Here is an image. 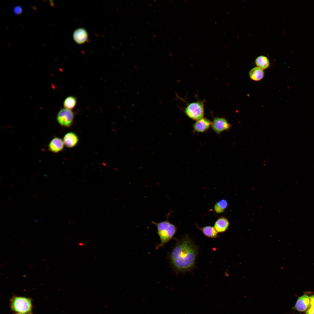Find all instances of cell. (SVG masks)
Returning <instances> with one entry per match:
<instances>
[{"mask_svg": "<svg viewBox=\"0 0 314 314\" xmlns=\"http://www.w3.org/2000/svg\"><path fill=\"white\" fill-rule=\"evenodd\" d=\"M198 248L188 236L179 240L170 253V263L177 272L188 271L194 267Z\"/></svg>", "mask_w": 314, "mask_h": 314, "instance_id": "obj_1", "label": "cell"}, {"mask_svg": "<svg viewBox=\"0 0 314 314\" xmlns=\"http://www.w3.org/2000/svg\"><path fill=\"white\" fill-rule=\"evenodd\" d=\"M168 216V215L167 216L166 220L160 222H152V223L156 227L157 233L160 240V243L156 246V249L163 247L169 241L176 232L177 227L169 221Z\"/></svg>", "mask_w": 314, "mask_h": 314, "instance_id": "obj_2", "label": "cell"}, {"mask_svg": "<svg viewBox=\"0 0 314 314\" xmlns=\"http://www.w3.org/2000/svg\"><path fill=\"white\" fill-rule=\"evenodd\" d=\"M10 305L12 310L16 313L31 314L32 300L29 298L14 296L10 300Z\"/></svg>", "mask_w": 314, "mask_h": 314, "instance_id": "obj_3", "label": "cell"}, {"mask_svg": "<svg viewBox=\"0 0 314 314\" xmlns=\"http://www.w3.org/2000/svg\"><path fill=\"white\" fill-rule=\"evenodd\" d=\"M184 112L189 118L196 121L203 117L204 102L198 100L188 104L185 108Z\"/></svg>", "mask_w": 314, "mask_h": 314, "instance_id": "obj_4", "label": "cell"}, {"mask_svg": "<svg viewBox=\"0 0 314 314\" xmlns=\"http://www.w3.org/2000/svg\"><path fill=\"white\" fill-rule=\"evenodd\" d=\"M74 117V113L72 110L64 108L61 109L58 112L56 120L61 126L69 128L73 123Z\"/></svg>", "mask_w": 314, "mask_h": 314, "instance_id": "obj_5", "label": "cell"}, {"mask_svg": "<svg viewBox=\"0 0 314 314\" xmlns=\"http://www.w3.org/2000/svg\"><path fill=\"white\" fill-rule=\"evenodd\" d=\"M211 126L213 131L218 135L229 130L231 128V125L226 118L219 117L214 118Z\"/></svg>", "mask_w": 314, "mask_h": 314, "instance_id": "obj_6", "label": "cell"}, {"mask_svg": "<svg viewBox=\"0 0 314 314\" xmlns=\"http://www.w3.org/2000/svg\"><path fill=\"white\" fill-rule=\"evenodd\" d=\"M212 122L207 118L203 117L197 121L193 125V133H202L207 131L211 126Z\"/></svg>", "mask_w": 314, "mask_h": 314, "instance_id": "obj_7", "label": "cell"}, {"mask_svg": "<svg viewBox=\"0 0 314 314\" xmlns=\"http://www.w3.org/2000/svg\"><path fill=\"white\" fill-rule=\"evenodd\" d=\"M64 144L63 140L58 137H55L52 139L48 145V149L50 151L58 153L63 149Z\"/></svg>", "mask_w": 314, "mask_h": 314, "instance_id": "obj_8", "label": "cell"}, {"mask_svg": "<svg viewBox=\"0 0 314 314\" xmlns=\"http://www.w3.org/2000/svg\"><path fill=\"white\" fill-rule=\"evenodd\" d=\"M63 140L65 147L68 148H72L74 147L78 144L79 141V138L76 133L72 132H70L65 135Z\"/></svg>", "mask_w": 314, "mask_h": 314, "instance_id": "obj_9", "label": "cell"}, {"mask_svg": "<svg viewBox=\"0 0 314 314\" xmlns=\"http://www.w3.org/2000/svg\"><path fill=\"white\" fill-rule=\"evenodd\" d=\"M73 37L74 40L77 44H82L88 40V35L87 31L84 28H80L74 31Z\"/></svg>", "mask_w": 314, "mask_h": 314, "instance_id": "obj_10", "label": "cell"}, {"mask_svg": "<svg viewBox=\"0 0 314 314\" xmlns=\"http://www.w3.org/2000/svg\"><path fill=\"white\" fill-rule=\"evenodd\" d=\"M310 305L309 297L308 295L304 294L298 298L295 308L298 311H305Z\"/></svg>", "mask_w": 314, "mask_h": 314, "instance_id": "obj_11", "label": "cell"}, {"mask_svg": "<svg viewBox=\"0 0 314 314\" xmlns=\"http://www.w3.org/2000/svg\"><path fill=\"white\" fill-rule=\"evenodd\" d=\"M229 226L228 219L224 217H221L216 221L214 227L218 233H222L228 229Z\"/></svg>", "mask_w": 314, "mask_h": 314, "instance_id": "obj_12", "label": "cell"}, {"mask_svg": "<svg viewBox=\"0 0 314 314\" xmlns=\"http://www.w3.org/2000/svg\"><path fill=\"white\" fill-rule=\"evenodd\" d=\"M263 70L257 67L252 68L249 72V76L252 80L258 81L262 80L264 76Z\"/></svg>", "mask_w": 314, "mask_h": 314, "instance_id": "obj_13", "label": "cell"}, {"mask_svg": "<svg viewBox=\"0 0 314 314\" xmlns=\"http://www.w3.org/2000/svg\"><path fill=\"white\" fill-rule=\"evenodd\" d=\"M197 228L206 237L211 238H215L218 236V232L214 227L207 226L202 227H199L197 225Z\"/></svg>", "mask_w": 314, "mask_h": 314, "instance_id": "obj_14", "label": "cell"}, {"mask_svg": "<svg viewBox=\"0 0 314 314\" xmlns=\"http://www.w3.org/2000/svg\"><path fill=\"white\" fill-rule=\"evenodd\" d=\"M255 63L257 67L263 70L268 68L270 66V62L268 58L264 56L258 57L256 59Z\"/></svg>", "mask_w": 314, "mask_h": 314, "instance_id": "obj_15", "label": "cell"}, {"mask_svg": "<svg viewBox=\"0 0 314 314\" xmlns=\"http://www.w3.org/2000/svg\"><path fill=\"white\" fill-rule=\"evenodd\" d=\"M227 201L224 199H221L217 202L214 206V210L217 214L224 212L228 206Z\"/></svg>", "mask_w": 314, "mask_h": 314, "instance_id": "obj_16", "label": "cell"}, {"mask_svg": "<svg viewBox=\"0 0 314 314\" xmlns=\"http://www.w3.org/2000/svg\"><path fill=\"white\" fill-rule=\"evenodd\" d=\"M77 104L76 98L74 96H69L64 100L63 105L65 108L72 110L76 106Z\"/></svg>", "mask_w": 314, "mask_h": 314, "instance_id": "obj_17", "label": "cell"}, {"mask_svg": "<svg viewBox=\"0 0 314 314\" xmlns=\"http://www.w3.org/2000/svg\"><path fill=\"white\" fill-rule=\"evenodd\" d=\"M13 11L14 14L15 15H20L23 12V8L20 5L17 6L14 8Z\"/></svg>", "mask_w": 314, "mask_h": 314, "instance_id": "obj_18", "label": "cell"}, {"mask_svg": "<svg viewBox=\"0 0 314 314\" xmlns=\"http://www.w3.org/2000/svg\"><path fill=\"white\" fill-rule=\"evenodd\" d=\"M306 314H314V306H311L306 311Z\"/></svg>", "mask_w": 314, "mask_h": 314, "instance_id": "obj_19", "label": "cell"}, {"mask_svg": "<svg viewBox=\"0 0 314 314\" xmlns=\"http://www.w3.org/2000/svg\"><path fill=\"white\" fill-rule=\"evenodd\" d=\"M310 303L311 306H314V295L309 297Z\"/></svg>", "mask_w": 314, "mask_h": 314, "instance_id": "obj_20", "label": "cell"}, {"mask_svg": "<svg viewBox=\"0 0 314 314\" xmlns=\"http://www.w3.org/2000/svg\"><path fill=\"white\" fill-rule=\"evenodd\" d=\"M50 2V5L51 7H54L55 6V4L53 0H50L49 1Z\"/></svg>", "mask_w": 314, "mask_h": 314, "instance_id": "obj_21", "label": "cell"}, {"mask_svg": "<svg viewBox=\"0 0 314 314\" xmlns=\"http://www.w3.org/2000/svg\"><path fill=\"white\" fill-rule=\"evenodd\" d=\"M34 221H35V222H42L41 221H40V220H37V219H35V220H34Z\"/></svg>", "mask_w": 314, "mask_h": 314, "instance_id": "obj_22", "label": "cell"}, {"mask_svg": "<svg viewBox=\"0 0 314 314\" xmlns=\"http://www.w3.org/2000/svg\"><path fill=\"white\" fill-rule=\"evenodd\" d=\"M79 245H80V246H83V243H79Z\"/></svg>", "mask_w": 314, "mask_h": 314, "instance_id": "obj_23", "label": "cell"}, {"mask_svg": "<svg viewBox=\"0 0 314 314\" xmlns=\"http://www.w3.org/2000/svg\"><path fill=\"white\" fill-rule=\"evenodd\" d=\"M23 277H24L26 278V277L27 276H26V275L25 274H24V275H23Z\"/></svg>", "mask_w": 314, "mask_h": 314, "instance_id": "obj_24", "label": "cell"}, {"mask_svg": "<svg viewBox=\"0 0 314 314\" xmlns=\"http://www.w3.org/2000/svg\"><path fill=\"white\" fill-rule=\"evenodd\" d=\"M14 314H24L18 313H16Z\"/></svg>", "mask_w": 314, "mask_h": 314, "instance_id": "obj_25", "label": "cell"}]
</instances>
